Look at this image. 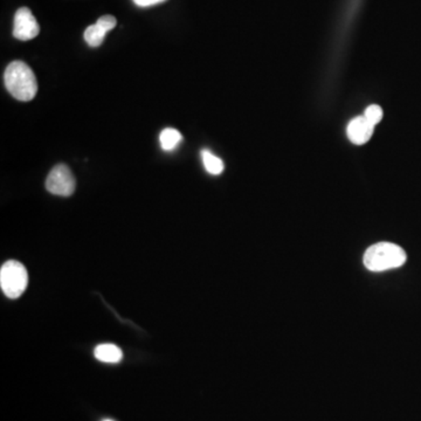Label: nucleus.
I'll return each mask as SVG.
<instances>
[{
	"mask_svg": "<svg viewBox=\"0 0 421 421\" xmlns=\"http://www.w3.org/2000/svg\"><path fill=\"white\" fill-rule=\"evenodd\" d=\"M4 80L8 92L17 100L28 102L37 95L38 82L33 70L25 62L10 63L5 70Z\"/></svg>",
	"mask_w": 421,
	"mask_h": 421,
	"instance_id": "obj_1",
	"label": "nucleus"
},
{
	"mask_svg": "<svg viewBox=\"0 0 421 421\" xmlns=\"http://www.w3.org/2000/svg\"><path fill=\"white\" fill-rule=\"evenodd\" d=\"M407 255L398 245L378 243L369 247L364 254L363 263L371 271H385L399 268L406 263Z\"/></svg>",
	"mask_w": 421,
	"mask_h": 421,
	"instance_id": "obj_2",
	"label": "nucleus"
},
{
	"mask_svg": "<svg viewBox=\"0 0 421 421\" xmlns=\"http://www.w3.org/2000/svg\"><path fill=\"white\" fill-rule=\"evenodd\" d=\"M28 285V274L23 263L16 260L5 263L0 269V286L8 298L16 300L23 294Z\"/></svg>",
	"mask_w": 421,
	"mask_h": 421,
	"instance_id": "obj_3",
	"label": "nucleus"
},
{
	"mask_svg": "<svg viewBox=\"0 0 421 421\" xmlns=\"http://www.w3.org/2000/svg\"><path fill=\"white\" fill-rule=\"evenodd\" d=\"M75 178L70 167L65 164H59L50 171L46 181V189L48 192L55 196L70 197L75 191Z\"/></svg>",
	"mask_w": 421,
	"mask_h": 421,
	"instance_id": "obj_4",
	"label": "nucleus"
},
{
	"mask_svg": "<svg viewBox=\"0 0 421 421\" xmlns=\"http://www.w3.org/2000/svg\"><path fill=\"white\" fill-rule=\"evenodd\" d=\"M39 23L35 19L31 10L28 8H21L17 11L14 16V28L13 35L14 38L21 41H28L34 39L39 34Z\"/></svg>",
	"mask_w": 421,
	"mask_h": 421,
	"instance_id": "obj_5",
	"label": "nucleus"
},
{
	"mask_svg": "<svg viewBox=\"0 0 421 421\" xmlns=\"http://www.w3.org/2000/svg\"><path fill=\"white\" fill-rule=\"evenodd\" d=\"M375 127L364 116L356 117L349 123L347 134L352 143L362 145L370 141L373 135Z\"/></svg>",
	"mask_w": 421,
	"mask_h": 421,
	"instance_id": "obj_6",
	"label": "nucleus"
},
{
	"mask_svg": "<svg viewBox=\"0 0 421 421\" xmlns=\"http://www.w3.org/2000/svg\"><path fill=\"white\" fill-rule=\"evenodd\" d=\"M94 356L103 363L115 364L122 360L123 352L115 344H101L95 349Z\"/></svg>",
	"mask_w": 421,
	"mask_h": 421,
	"instance_id": "obj_7",
	"label": "nucleus"
},
{
	"mask_svg": "<svg viewBox=\"0 0 421 421\" xmlns=\"http://www.w3.org/2000/svg\"><path fill=\"white\" fill-rule=\"evenodd\" d=\"M182 138L181 132L176 129H172V127H167L165 130H163L159 141H161V145L164 150L170 151L174 150V147L181 143Z\"/></svg>",
	"mask_w": 421,
	"mask_h": 421,
	"instance_id": "obj_8",
	"label": "nucleus"
},
{
	"mask_svg": "<svg viewBox=\"0 0 421 421\" xmlns=\"http://www.w3.org/2000/svg\"><path fill=\"white\" fill-rule=\"evenodd\" d=\"M201 156H203L204 167L209 174H214V176L223 174L224 162L219 157H216V156L213 155L212 152L207 150L203 151Z\"/></svg>",
	"mask_w": 421,
	"mask_h": 421,
	"instance_id": "obj_9",
	"label": "nucleus"
},
{
	"mask_svg": "<svg viewBox=\"0 0 421 421\" xmlns=\"http://www.w3.org/2000/svg\"><path fill=\"white\" fill-rule=\"evenodd\" d=\"M107 32L103 28L99 26L97 23L89 26L85 32V40L89 46L99 47L103 43Z\"/></svg>",
	"mask_w": 421,
	"mask_h": 421,
	"instance_id": "obj_10",
	"label": "nucleus"
},
{
	"mask_svg": "<svg viewBox=\"0 0 421 421\" xmlns=\"http://www.w3.org/2000/svg\"><path fill=\"white\" fill-rule=\"evenodd\" d=\"M363 116L376 127L382 120V109L377 105H370L365 109Z\"/></svg>",
	"mask_w": 421,
	"mask_h": 421,
	"instance_id": "obj_11",
	"label": "nucleus"
},
{
	"mask_svg": "<svg viewBox=\"0 0 421 421\" xmlns=\"http://www.w3.org/2000/svg\"><path fill=\"white\" fill-rule=\"evenodd\" d=\"M97 25L103 28L105 32L112 31V28L116 26V19L112 16L101 17L100 19L97 20Z\"/></svg>",
	"mask_w": 421,
	"mask_h": 421,
	"instance_id": "obj_12",
	"label": "nucleus"
},
{
	"mask_svg": "<svg viewBox=\"0 0 421 421\" xmlns=\"http://www.w3.org/2000/svg\"><path fill=\"white\" fill-rule=\"evenodd\" d=\"M136 5H138L141 8H147V6H152V5L159 4L163 3L165 0H134Z\"/></svg>",
	"mask_w": 421,
	"mask_h": 421,
	"instance_id": "obj_13",
	"label": "nucleus"
},
{
	"mask_svg": "<svg viewBox=\"0 0 421 421\" xmlns=\"http://www.w3.org/2000/svg\"><path fill=\"white\" fill-rule=\"evenodd\" d=\"M103 421H114V420H110V419H107V420H103Z\"/></svg>",
	"mask_w": 421,
	"mask_h": 421,
	"instance_id": "obj_14",
	"label": "nucleus"
}]
</instances>
